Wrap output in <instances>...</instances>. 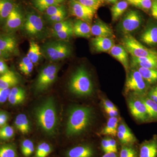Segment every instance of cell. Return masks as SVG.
<instances>
[{"instance_id":"cell-58","label":"cell","mask_w":157,"mask_h":157,"mask_svg":"<svg viewBox=\"0 0 157 157\" xmlns=\"http://www.w3.org/2000/svg\"><path fill=\"white\" fill-rule=\"evenodd\" d=\"M155 89L156 90V91L157 92V86H156V87H155Z\"/></svg>"},{"instance_id":"cell-28","label":"cell","mask_w":157,"mask_h":157,"mask_svg":"<svg viewBox=\"0 0 157 157\" xmlns=\"http://www.w3.org/2000/svg\"><path fill=\"white\" fill-rule=\"evenodd\" d=\"M14 6L12 0H0V22L6 21Z\"/></svg>"},{"instance_id":"cell-14","label":"cell","mask_w":157,"mask_h":157,"mask_svg":"<svg viewBox=\"0 0 157 157\" xmlns=\"http://www.w3.org/2000/svg\"><path fill=\"white\" fill-rule=\"evenodd\" d=\"M91 33L95 37H109L113 38L114 36L113 31L108 25L98 18L91 26Z\"/></svg>"},{"instance_id":"cell-6","label":"cell","mask_w":157,"mask_h":157,"mask_svg":"<svg viewBox=\"0 0 157 157\" xmlns=\"http://www.w3.org/2000/svg\"><path fill=\"white\" fill-rule=\"evenodd\" d=\"M143 17L139 11L130 10L124 15L119 24V32L124 34H131L140 28L143 22Z\"/></svg>"},{"instance_id":"cell-29","label":"cell","mask_w":157,"mask_h":157,"mask_svg":"<svg viewBox=\"0 0 157 157\" xmlns=\"http://www.w3.org/2000/svg\"><path fill=\"white\" fill-rule=\"evenodd\" d=\"M147 83L153 84L157 82V70L137 67H135Z\"/></svg>"},{"instance_id":"cell-36","label":"cell","mask_w":157,"mask_h":157,"mask_svg":"<svg viewBox=\"0 0 157 157\" xmlns=\"http://www.w3.org/2000/svg\"><path fill=\"white\" fill-rule=\"evenodd\" d=\"M14 131L12 127L6 125L0 128V141H6L14 137Z\"/></svg>"},{"instance_id":"cell-3","label":"cell","mask_w":157,"mask_h":157,"mask_svg":"<svg viewBox=\"0 0 157 157\" xmlns=\"http://www.w3.org/2000/svg\"><path fill=\"white\" fill-rule=\"evenodd\" d=\"M68 87L70 92L77 96H88L92 94V81L89 74L83 67L78 68L72 74Z\"/></svg>"},{"instance_id":"cell-38","label":"cell","mask_w":157,"mask_h":157,"mask_svg":"<svg viewBox=\"0 0 157 157\" xmlns=\"http://www.w3.org/2000/svg\"><path fill=\"white\" fill-rule=\"evenodd\" d=\"M73 35V27L56 33H53L54 36L63 41L68 40L71 38Z\"/></svg>"},{"instance_id":"cell-9","label":"cell","mask_w":157,"mask_h":157,"mask_svg":"<svg viewBox=\"0 0 157 157\" xmlns=\"http://www.w3.org/2000/svg\"><path fill=\"white\" fill-rule=\"evenodd\" d=\"M22 27L25 33L30 37L40 36L45 29L42 17L34 13H29L26 15Z\"/></svg>"},{"instance_id":"cell-24","label":"cell","mask_w":157,"mask_h":157,"mask_svg":"<svg viewBox=\"0 0 157 157\" xmlns=\"http://www.w3.org/2000/svg\"><path fill=\"white\" fill-rule=\"evenodd\" d=\"M128 3L126 1L117 2L110 9L113 21H117L125 12L128 7Z\"/></svg>"},{"instance_id":"cell-44","label":"cell","mask_w":157,"mask_h":157,"mask_svg":"<svg viewBox=\"0 0 157 157\" xmlns=\"http://www.w3.org/2000/svg\"><path fill=\"white\" fill-rule=\"evenodd\" d=\"M118 138L119 139L120 141L122 144L124 145H129L130 144H132L136 142L135 140H132L130 137L124 135L122 133L120 132H117V135Z\"/></svg>"},{"instance_id":"cell-4","label":"cell","mask_w":157,"mask_h":157,"mask_svg":"<svg viewBox=\"0 0 157 157\" xmlns=\"http://www.w3.org/2000/svg\"><path fill=\"white\" fill-rule=\"evenodd\" d=\"M41 48L42 56L52 62L64 59L70 56L72 53L70 44L63 40L46 42Z\"/></svg>"},{"instance_id":"cell-46","label":"cell","mask_w":157,"mask_h":157,"mask_svg":"<svg viewBox=\"0 0 157 157\" xmlns=\"http://www.w3.org/2000/svg\"><path fill=\"white\" fill-rule=\"evenodd\" d=\"M101 147L102 150L105 153L112 152L110 149V146L108 138H105L101 141Z\"/></svg>"},{"instance_id":"cell-54","label":"cell","mask_w":157,"mask_h":157,"mask_svg":"<svg viewBox=\"0 0 157 157\" xmlns=\"http://www.w3.org/2000/svg\"><path fill=\"white\" fill-rule=\"evenodd\" d=\"M101 157H117V156L115 152H109L105 153Z\"/></svg>"},{"instance_id":"cell-35","label":"cell","mask_w":157,"mask_h":157,"mask_svg":"<svg viewBox=\"0 0 157 157\" xmlns=\"http://www.w3.org/2000/svg\"><path fill=\"white\" fill-rule=\"evenodd\" d=\"M33 67V63L27 56L24 57L19 64V70L26 75L32 73Z\"/></svg>"},{"instance_id":"cell-25","label":"cell","mask_w":157,"mask_h":157,"mask_svg":"<svg viewBox=\"0 0 157 157\" xmlns=\"http://www.w3.org/2000/svg\"><path fill=\"white\" fill-rule=\"evenodd\" d=\"M42 56V54L41 47L36 42L31 41L27 57L31 60L34 64L38 63Z\"/></svg>"},{"instance_id":"cell-49","label":"cell","mask_w":157,"mask_h":157,"mask_svg":"<svg viewBox=\"0 0 157 157\" xmlns=\"http://www.w3.org/2000/svg\"><path fill=\"white\" fill-rule=\"evenodd\" d=\"M9 70V68L5 61L2 59H0V75L7 73Z\"/></svg>"},{"instance_id":"cell-16","label":"cell","mask_w":157,"mask_h":157,"mask_svg":"<svg viewBox=\"0 0 157 157\" xmlns=\"http://www.w3.org/2000/svg\"><path fill=\"white\" fill-rule=\"evenodd\" d=\"M140 40L149 46L157 45V24L148 25L140 35Z\"/></svg>"},{"instance_id":"cell-7","label":"cell","mask_w":157,"mask_h":157,"mask_svg":"<svg viewBox=\"0 0 157 157\" xmlns=\"http://www.w3.org/2000/svg\"><path fill=\"white\" fill-rule=\"evenodd\" d=\"M59 69V66L54 64L44 67L39 73L36 81V90L41 92L47 90L56 81Z\"/></svg>"},{"instance_id":"cell-56","label":"cell","mask_w":157,"mask_h":157,"mask_svg":"<svg viewBox=\"0 0 157 157\" xmlns=\"http://www.w3.org/2000/svg\"><path fill=\"white\" fill-rule=\"evenodd\" d=\"M118 0H106V2H107L110 3V4H115L117 2H118Z\"/></svg>"},{"instance_id":"cell-15","label":"cell","mask_w":157,"mask_h":157,"mask_svg":"<svg viewBox=\"0 0 157 157\" xmlns=\"http://www.w3.org/2000/svg\"><path fill=\"white\" fill-rule=\"evenodd\" d=\"M111 56L116 59L121 64L126 72L127 75L129 72V62L128 52L122 45H114L109 51Z\"/></svg>"},{"instance_id":"cell-26","label":"cell","mask_w":157,"mask_h":157,"mask_svg":"<svg viewBox=\"0 0 157 157\" xmlns=\"http://www.w3.org/2000/svg\"><path fill=\"white\" fill-rule=\"evenodd\" d=\"M118 118L110 117L107 121V124L100 133L101 135L116 136L117 133Z\"/></svg>"},{"instance_id":"cell-51","label":"cell","mask_w":157,"mask_h":157,"mask_svg":"<svg viewBox=\"0 0 157 157\" xmlns=\"http://www.w3.org/2000/svg\"><path fill=\"white\" fill-rule=\"evenodd\" d=\"M108 140H109V146H110L111 152L116 153L117 151L116 141L114 139L112 138H108Z\"/></svg>"},{"instance_id":"cell-11","label":"cell","mask_w":157,"mask_h":157,"mask_svg":"<svg viewBox=\"0 0 157 157\" xmlns=\"http://www.w3.org/2000/svg\"><path fill=\"white\" fill-rule=\"evenodd\" d=\"M130 112L135 119L141 122L149 120L146 106L141 98L136 96L130 97L128 101Z\"/></svg>"},{"instance_id":"cell-34","label":"cell","mask_w":157,"mask_h":157,"mask_svg":"<svg viewBox=\"0 0 157 157\" xmlns=\"http://www.w3.org/2000/svg\"><path fill=\"white\" fill-rule=\"evenodd\" d=\"M129 5L144 11L148 12L151 9L153 0H126Z\"/></svg>"},{"instance_id":"cell-12","label":"cell","mask_w":157,"mask_h":157,"mask_svg":"<svg viewBox=\"0 0 157 157\" xmlns=\"http://www.w3.org/2000/svg\"><path fill=\"white\" fill-rule=\"evenodd\" d=\"M24 22V20L20 9L17 6H14V9L5 21L3 29L6 33H13L22 27Z\"/></svg>"},{"instance_id":"cell-10","label":"cell","mask_w":157,"mask_h":157,"mask_svg":"<svg viewBox=\"0 0 157 157\" xmlns=\"http://www.w3.org/2000/svg\"><path fill=\"white\" fill-rule=\"evenodd\" d=\"M70 8L71 14L78 19L90 25L97 10L85 6L76 0H70Z\"/></svg>"},{"instance_id":"cell-48","label":"cell","mask_w":157,"mask_h":157,"mask_svg":"<svg viewBox=\"0 0 157 157\" xmlns=\"http://www.w3.org/2000/svg\"><path fill=\"white\" fill-rule=\"evenodd\" d=\"M151 11L152 16L157 20V0H153Z\"/></svg>"},{"instance_id":"cell-42","label":"cell","mask_w":157,"mask_h":157,"mask_svg":"<svg viewBox=\"0 0 157 157\" xmlns=\"http://www.w3.org/2000/svg\"><path fill=\"white\" fill-rule=\"evenodd\" d=\"M65 7L60 5H56V6H52L48 7L45 11V16L46 18L51 16L54 15V14L61 12V11L65 10Z\"/></svg>"},{"instance_id":"cell-2","label":"cell","mask_w":157,"mask_h":157,"mask_svg":"<svg viewBox=\"0 0 157 157\" xmlns=\"http://www.w3.org/2000/svg\"><path fill=\"white\" fill-rule=\"evenodd\" d=\"M35 117L39 128L48 135L55 133L57 126V115L53 98H48L36 108Z\"/></svg>"},{"instance_id":"cell-30","label":"cell","mask_w":157,"mask_h":157,"mask_svg":"<svg viewBox=\"0 0 157 157\" xmlns=\"http://www.w3.org/2000/svg\"><path fill=\"white\" fill-rule=\"evenodd\" d=\"M0 157H19L16 145L13 143L0 144Z\"/></svg>"},{"instance_id":"cell-55","label":"cell","mask_w":157,"mask_h":157,"mask_svg":"<svg viewBox=\"0 0 157 157\" xmlns=\"http://www.w3.org/2000/svg\"><path fill=\"white\" fill-rule=\"evenodd\" d=\"M10 56L8 55L7 54L4 53L2 51L0 50V59H3L7 58Z\"/></svg>"},{"instance_id":"cell-8","label":"cell","mask_w":157,"mask_h":157,"mask_svg":"<svg viewBox=\"0 0 157 157\" xmlns=\"http://www.w3.org/2000/svg\"><path fill=\"white\" fill-rule=\"evenodd\" d=\"M127 75L125 83V92L141 95L145 92L147 86L146 82L136 68H134Z\"/></svg>"},{"instance_id":"cell-23","label":"cell","mask_w":157,"mask_h":157,"mask_svg":"<svg viewBox=\"0 0 157 157\" xmlns=\"http://www.w3.org/2000/svg\"><path fill=\"white\" fill-rule=\"evenodd\" d=\"M25 97V91L22 88L14 86L11 89L8 100L11 105H18L24 101Z\"/></svg>"},{"instance_id":"cell-40","label":"cell","mask_w":157,"mask_h":157,"mask_svg":"<svg viewBox=\"0 0 157 157\" xmlns=\"http://www.w3.org/2000/svg\"><path fill=\"white\" fill-rule=\"evenodd\" d=\"M73 27V23L71 21L64 20L54 24L53 27V33H56Z\"/></svg>"},{"instance_id":"cell-21","label":"cell","mask_w":157,"mask_h":157,"mask_svg":"<svg viewBox=\"0 0 157 157\" xmlns=\"http://www.w3.org/2000/svg\"><path fill=\"white\" fill-rule=\"evenodd\" d=\"M19 79L14 71L9 70L0 76V88L8 89L18 84Z\"/></svg>"},{"instance_id":"cell-18","label":"cell","mask_w":157,"mask_h":157,"mask_svg":"<svg viewBox=\"0 0 157 157\" xmlns=\"http://www.w3.org/2000/svg\"><path fill=\"white\" fill-rule=\"evenodd\" d=\"M92 45L97 52H107L114 45L113 38L95 37L91 39Z\"/></svg>"},{"instance_id":"cell-1","label":"cell","mask_w":157,"mask_h":157,"mask_svg":"<svg viewBox=\"0 0 157 157\" xmlns=\"http://www.w3.org/2000/svg\"><path fill=\"white\" fill-rule=\"evenodd\" d=\"M92 109L87 107H75L70 109L66 127L69 137L79 135L84 132L91 122Z\"/></svg>"},{"instance_id":"cell-27","label":"cell","mask_w":157,"mask_h":157,"mask_svg":"<svg viewBox=\"0 0 157 157\" xmlns=\"http://www.w3.org/2000/svg\"><path fill=\"white\" fill-rule=\"evenodd\" d=\"M15 127L23 135L28 134L30 132L29 122L25 114L21 113L16 117L14 121Z\"/></svg>"},{"instance_id":"cell-43","label":"cell","mask_w":157,"mask_h":157,"mask_svg":"<svg viewBox=\"0 0 157 157\" xmlns=\"http://www.w3.org/2000/svg\"><path fill=\"white\" fill-rule=\"evenodd\" d=\"M117 132H121L124 135L130 137L132 140L136 141V138L135 135H133V133L131 132V130L129 129L128 126L124 123H121L118 126Z\"/></svg>"},{"instance_id":"cell-52","label":"cell","mask_w":157,"mask_h":157,"mask_svg":"<svg viewBox=\"0 0 157 157\" xmlns=\"http://www.w3.org/2000/svg\"><path fill=\"white\" fill-rule=\"evenodd\" d=\"M148 98L157 103V92L155 87L152 89L148 93Z\"/></svg>"},{"instance_id":"cell-50","label":"cell","mask_w":157,"mask_h":157,"mask_svg":"<svg viewBox=\"0 0 157 157\" xmlns=\"http://www.w3.org/2000/svg\"><path fill=\"white\" fill-rule=\"evenodd\" d=\"M103 105L104 109H117L114 104L110 101L108 100H105L103 101Z\"/></svg>"},{"instance_id":"cell-32","label":"cell","mask_w":157,"mask_h":157,"mask_svg":"<svg viewBox=\"0 0 157 157\" xmlns=\"http://www.w3.org/2000/svg\"><path fill=\"white\" fill-rule=\"evenodd\" d=\"M52 151L51 144L46 142H41L37 146L34 157H47Z\"/></svg>"},{"instance_id":"cell-47","label":"cell","mask_w":157,"mask_h":157,"mask_svg":"<svg viewBox=\"0 0 157 157\" xmlns=\"http://www.w3.org/2000/svg\"><path fill=\"white\" fill-rule=\"evenodd\" d=\"M9 119V117L6 112L0 111V127H2L6 125Z\"/></svg>"},{"instance_id":"cell-31","label":"cell","mask_w":157,"mask_h":157,"mask_svg":"<svg viewBox=\"0 0 157 157\" xmlns=\"http://www.w3.org/2000/svg\"><path fill=\"white\" fill-rule=\"evenodd\" d=\"M146 106L149 120L157 121V103L148 98H141Z\"/></svg>"},{"instance_id":"cell-13","label":"cell","mask_w":157,"mask_h":157,"mask_svg":"<svg viewBox=\"0 0 157 157\" xmlns=\"http://www.w3.org/2000/svg\"><path fill=\"white\" fill-rule=\"evenodd\" d=\"M0 50L10 56L17 52L16 38L10 34H0Z\"/></svg>"},{"instance_id":"cell-22","label":"cell","mask_w":157,"mask_h":157,"mask_svg":"<svg viewBox=\"0 0 157 157\" xmlns=\"http://www.w3.org/2000/svg\"><path fill=\"white\" fill-rule=\"evenodd\" d=\"M94 151L88 145H77L67 151V157H92Z\"/></svg>"},{"instance_id":"cell-57","label":"cell","mask_w":157,"mask_h":157,"mask_svg":"<svg viewBox=\"0 0 157 157\" xmlns=\"http://www.w3.org/2000/svg\"><path fill=\"white\" fill-rule=\"evenodd\" d=\"M56 1H57L60 4V3H63L64 1V0H56Z\"/></svg>"},{"instance_id":"cell-53","label":"cell","mask_w":157,"mask_h":157,"mask_svg":"<svg viewBox=\"0 0 157 157\" xmlns=\"http://www.w3.org/2000/svg\"><path fill=\"white\" fill-rule=\"evenodd\" d=\"M105 109V111L110 117H116L118 114L117 109Z\"/></svg>"},{"instance_id":"cell-41","label":"cell","mask_w":157,"mask_h":157,"mask_svg":"<svg viewBox=\"0 0 157 157\" xmlns=\"http://www.w3.org/2000/svg\"><path fill=\"white\" fill-rule=\"evenodd\" d=\"M78 2L98 10L103 3V0H76Z\"/></svg>"},{"instance_id":"cell-39","label":"cell","mask_w":157,"mask_h":157,"mask_svg":"<svg viewBox=\"0 0 157 157\" xmlns=\"http://www.w3.org/2000/svg\"><path fill=\"white\" fill-rule=\"evenodd\" d=\"M120 157H137V153L132 147L124 145L122 147Z\"/></svg>"},{"instance_id":"cell-17","label":"cell","mask_w":157,"mask_h":157,"mask_svg":"<svg viewBox=\"0 0 157 157\" xmlns=\"http://www.w3.org/2000/svg\"><path fill=\"white\" fill-rule=\"evenodd\" d=\"M139 157H157V136L145 140L141 144Z\"/></svg>"},{"instance_id":"cell-5","label":"cell","mask_w":157,"mask_h":157,"mask_svg":"<svg viewBox=\"0 0 157 157\" xmlns=\"http://www.w3.org/2000/svg\"><path fill=\"white\" fill-rule=\"evenodd\" d=\"M121 43L127 52L132 57L157 58V51L147 48L131 34L124 35L121 39Z\"/></svg>"},{"instance_id":"cell-20","label":"cell","mask_w":157,"mask_h":157,"mask_svg":"<svg viewBox=\"0 0 157 157\" xmlns=\"http://www.w3.org/2000/svg\"><path fill=\"white\" fill-rule=\"evenodd\" d=\"M73 35L76 36L88 38L91 37V26L87 23L78 19L73 23Z\"/></svg>"},{"instance_id":"cell-45","label":"cell","mask_w":157,"mask_h":157,"mask_svg":"<svg viewBox=\"0 0 157 157\" xmlns=\"http://www.w3.org/2000/svg\"><path fill=\"white\" fill-rule=\"evenodd\" d=\"M10 91V89H4L0 88V104H3L8 100Z\"/></svg>"},{"instance_id":"cell-37","label":"cell","mask_w":157,"mask_h":157,"mask_svg":"<svg viewBox=\"0 0 157 157\" xmlns=\"http://www.w3.org/2000/svg\"><path fill=\"white\" fill-rule=\"evenodd\" d=\"M33 4L35 7L41 12L45 11L50 6L59 5L56 0H42Z\"/></svg>"},{"instance_id":"cell-33","label":"cell","mask_w":157,"mask_h":157,"mask_svg":"<svg viewBox=\"0 0 157 157\" xmlns=\"http://www.w3.org/2000/svg\"><path fill=\"white\" fill-rule=\"evenodd\" d=\"M35 150L33 142L29 139L24 140L21 144V151L24 157H30Z\"/></svg>"},{"instance_id":"cell-19","label":"cell","mask_w":157,"mask_h":157,"mask_svg":"<svg viewBox=\"0 0 157 157\" xmlns=\"http://www.w3.org/2000/svg\"><path fill=\"white\" fill-rule=\"evenodd\" d=\"M131 65L132 68L142 67L157 70V58L149 57H135L132 56Z\"/></svg>"}]
</instances>
